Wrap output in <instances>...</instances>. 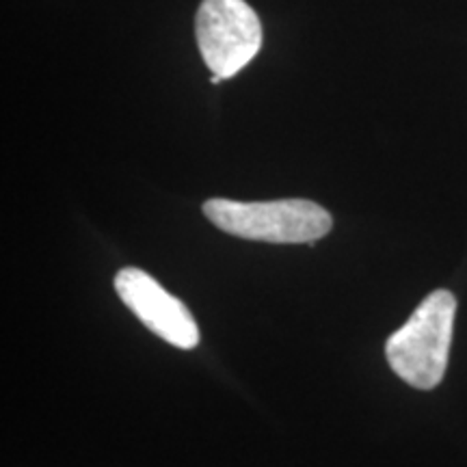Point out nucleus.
<instances>
[{
	"instance_id": "1",
	"label": "nucleus",
	"mask_w": 467,
	"mask_h": 467,
	"mask_svg": "<svg viewBox=\"0 0 467 467\" xmlns=\"http://www.w3.org/2000/svg\"><path fill=\"white\" fill-rule=\"evenodd\" d=\"M457 299L435 290L420 303L411 318L385 342V358L402 381L416 389H433L448 368Z\"/></svg>"
},
{
	"instance_id": "2",
	"label": "nucleus",
	"mask_w": 467,
	"mask_h": 467,
	"mask_svg": "<svg viewBox=\"0 0 467 467\" xmlns=\"http://www.w3.org/2000/svg\"><path fill=\"white\" fill-rule=\"evenodd\" d=\"M203 214L221 232L232 236L275 244H312L334 225L331 214L309 200L234 202L208 200Z\"/></svg>"
},
{
	"instance_id": "3",
	"label": "nucleus",
	"mask_w": 467,
	"mask_h": 467,
	"mask_svg": "<svg viewBox=\"0 0 467 467\" xmlns=\"http://www.w3.org/2000/svg\"><path fill=\"white\" fill-rule=\"evenodd\" d=\"M195 37L210 72L227 80L258 57L265 35L258 14L244 0H202Z\"/></svg>"
},
{
	"instance_id": "4",
	"label": "nucleus",
	"mask_w": 467,
	"mask_h": 467,
	"mask_svg": "<svg viewBox=\"0 0 467 467\" xmlns=\"http://www.w3.org/2000/svg\"><path fill=\"white\" fill-rule=\"evenodd\" d=\"M115 290L134 317L171 347L191 350L200 344V327L191 309L141 268H121L115 275Z\"/></svg>"
},
{
	"instance_id": "5",
	"label": "nucleus",
	"mask_w": 467,
	"mask_h": 467,
	"mask_svg": "<svg viewBox=\"0 0 467 467\" xmlns=\"http://www.w3.org/2000/svg\"><path fill=\"white\" fill-rule=\"evenodd\" d=\"M210 83L219 85V83H223V78H221V76H217V74H213V76H210Z\"/></svg>"
}]
</instances>
